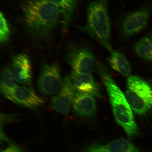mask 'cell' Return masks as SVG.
I'll return each instance as SVG.
<instances>
[{
    "instance_id": "e0dca14e",
    "label": "cell",
    "mask_w": 152,
    "mask_h": 152,
    "mask_svg": "<svg viewBox=\"0 0 152 152\" xmlns=\"http://www.w3.org/2000/svg\"><path fill=\"white\" fill-rule=\"evenodd\" d=\"M106 148L110 152H139L132 143L122 138L110 142Z\"/></svg>"
},
{
    "instance_id": "9c48e42d",
    "label": "cell",
    "mask_w": 152,
    "mask_h": 152,
    "mask_svg": "<svg viewBox=\"0 0 152 152\" xmlns=\"http://www.w3.org/2000/svg\"><path fill=\"white\" fill-rule=\"evenodd\" d=\"M6 98L18 105L35 110L44 102L31 89L17 85Z\"/></svg>"
},
{
    "instance_id": "5b68a950",
    "label": "cell",
    "mask_w": 152,
    "mask_h": 152,
    "mask_svg": "<svg viewBox=\"0 0 152 152\" xmlns=\"http://www.w3.org/2000/svg\"><path fill=\"white\" fill-rule=\"evenodd\" d=\"M73 71L81 74L92 73L96 64L93 51L88 45L75 44L71 45L66 56Z\"/></svg>"
},
{
    "instance_id": "ffe728a7",
    "label": "cell",
    "mask_w": 152,
    "mask_h": 152,
    "mask_svg": "<svg viewBox=\"0 0 152 152\" xmlns=\"http://www.w3.org/2000/svg\"><path fill=\"white\" fill-rule=\"evenodd\" d=\"M1 152H22L20 148L14 145H10L6 149Z\"/></svg>"
},
{
    "instance_id": "5bb4252c",
    "label": "cell",
    "mask_w": 152,
    "mask_h": 152,
    "mask_svg": "<svg viewBox=\"0 0 152 152\" xmlns=\"http://www.w3.org/2000/svg\"><path fill=\"white\" fill-rule=\"evenodd\" d=\"M56 5L60 11L62 17L63 28L68 27L75 12L77 0H49Z\"/></svg>"
},
{
    "instance_id": "d6986e66",
    "label": "cell",
    "mask_w": 152,
    "mask_h": 152,
    "mask_svg": "<svg viewBox=\"0 0 152 152\" xmlns=\"http://www.w3.org/2000/svg\"><path fill=\"white\" fill-rule=\"evenodd\" d=\"M81 152H110L105 146L98 144H92Z\"/></svg>"
},
{
    "instance_id": "7c38bea8",
    "label": "cell",
    "mask_w": 152,
    "mask_h": 152,
    "mask_svg": "<svg viewBox=\"0 0 152 152\" xmlns=\"http://www.w3.org/2000/svg\"><path fill=\"white\" fill-rule=\"evenodd\" d=\"M93 97L77 91L72 104L74 111L83 117H88L95 115L96 112V104Z\"/></svg>"
},
{
    "instance_id": "30bf717a",
    "label": "cell",
    "mask_w": 152,
    "mask_h": 152,
    "mask_svg": "<svg viewBox=\"0 0 152 152\" xmlns=\"http://www.w3.org/2000/svg\"><path fill=\"white\" fill-rule=\"evenodd\" d=\"M12 71L15 80L19 83L31 85L32 73L31 62L27 55L20 54L12 58Z\"/></svg>"
},
{
    "instance_id": "ba28073f",
    "label": "cell",
    "mask_w": 152,
    "mask_h": 152,
    "mask_svg": "<svg viewBox=\"0 0 152 152\" xmlns=\"http://www.w3.org/2000/svg\"><path fill=\"white\" fill-rule=\"evenodd\" d=\"M61 88L51 99L50 106L55 111L66 116L69 114L76 92L70 75H66Z\"/></svg>"
},
{
    "instance_id": "8992f818",
    "label": "cell",
    "mask_w": 152,
    "mask_h": 152,
    "mask_svg": "<svg viewBox=\"0 0 152 152\" xmlns=\"http://www.w3.org/2000/svg\"><path fill=\"white\" fill-rule=\"evenodd\" d=\"M59 66L56 63L43 64L37 81V87L42 94H56L63 83Z\"/></svg>"
},
{
    "instance_id": "8fae6325",
    "label": "cell",
    "mask_w": 152,
    "mask_h": 152,
    "mask_svg": "<svg viewBox=\"0 0 152 152\" xmlns=\"http://www.w3.org/2000/svg\"><path fill=\"white\" fill-rule=\"evenodd\" d=\"M70 75L77 91L92 96L102 97L99 88L90 74H79L72 71Z\"/></svg>"
},
{
    "instance_id": "3957f363",
    "label": "cell",
    "mask_w": 152,
    "mask_h": 152,
    "mask_svg": "<svg viewBox=\"0 0 152 152\" xmlns=\"http://www.w3.org/2000/svg\"><path fill=\"white\" fill-rule=\"evenodd\" d=\"M102 80L107 89L114 117L118 124L124 129L129 138L131 139L138 135L140 130L126 96L110 76L104 75Z\"/></svg>"
},
{
    "instance_id": "6da1fadb",
    "label": "cell",
    "mask_w": 152,
    "mask_h": 152,
    "mask_svg": "<svg viewBox=\"0 0 152 152\" xmlns=\"http://www.w3.org/2000/svg\"><path fill=\"white\" fill-rule=\"evenodd\" d=\"M23 21L29 33L38 39H47L59 23V9L49 0H27L23 5Z\"/></svg>"
},
{
    "instance_id": "2e32d148",
    "label": "cell",
    "mask_w": 152,
    "mask_h": 152,
    "mask_svg": "<svg viewBox=\"0 0 152 152\" xmlns=\"http://www.w3.org/2000/svg\"><path fill=\"white\" fill-rule=\"evenodd\" d=\"M14 76L10 68L6 67L2 71L1 77V91L3 96L7 98L16 86Z\"/></svg>"
},
{
    "instance_id": "7a4b0ae2",
    "label": "cell",
    "mask_w": 152,
    "mask_h": 152,
    "mask_svg": "<svg viewBox=\"0 0 152 152\" xmlns=\"http://www.w3.org/2000/svg\"><path fill=\"white\" fill-rule=\"evenodd\" d=\"M108 0H94L87 6L86 22L77 28L92 37L110 53L113 51L111 42V24L108 12Z\"/></svg>"
},
{
    "instance_id": "277c9868",
    "label": "cell",
    "mask_w": 152,
    "mask_h": 152,
    "mask_svg": "<svg viewBox=\"0 0 152 152\" xmlns=\"http://www.w3.org/2000/svg\"><path fill=\"white\" fill-rule=\"evenodd\" d=\"M126 98L135 113L139 115H145L152 107V87L138 76H129Z\"/></svg>"
},
{
    "instance_id": "4fadbf2b",
    "label": "cell",
    "mask_w": 152,
    "mask_h": 152,
    "mask_svg": "<svg viewBox=\"0 0 152 152\" xmlns=\"http://www.w3.org/2000/svg\"><path fill=\"white\" fill-rule=\"evenodd\" d=\"M111 54L107 60L111 67L123 76L130 75V66L124 55L119 50H113Z\"/></svg>"
},
{
    "instance_id": "52a82bcc",
    "label": "cell",
    "mask_w": 152,
    "mask_h": 152,
    "mask_svg": "<svg viewBox=\"0 0 152 152\" xmlns=\"http://www.w3.org/2000/svg\"><path fill=\"white\" fill-rule=\"evenodd\" d=\"M150 15L149 10L146 7L127 13L121 24V33L124 37H132L140 33L147 26Z\"/></svg>"
},
{
    "instance_id": "ac0fdd59",
    "label": "cell",
    "mask_w": 152,
    "mask_h": 152,
    "mask_svg": "<svg viewBox=\"0 0 152 152\" xmlns=\"http://www.w3.org/2000/svg\"><path fill=\"white\" fill-rule=\"evenodd\" d=\"M0 41L1 43L5 42L10 35V30L7 20L1 12L0 14Z\"/></svg>"
},
{
    "instance_id": "9a60e30c",
    "label": "cell",
    "mask_w": 152,
    "mask_h": 152,
    "mask_svg": "<svg viewBox=\"0 0 152 152\" xmlns=\"http://www.w3.org/2000/svg\"><path fill=\"white\" fill-rule=\"evenodd\" d=\"M134 49L140 58L152 62V34H148L137 41Z\"/></svg>"
}]
</instances>
